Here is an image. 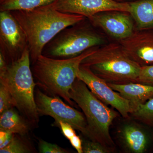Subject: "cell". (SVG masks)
I'll list each match as a JSON object with an SVG mask.
<instances>
[{
  "label": "cell",
  "mask_w": 153,
  "mask_h": 153,
  "mask_svg": "<svg viewBox=\"0 0 153 153\" xmlns=\"http://www.w3.org/2000/svg\"><path fill=\"white\" fill-rule=\"evenodd\" d=\"M70 96L83 111L87 121L88 138L110 149L113 147L109 128L118 113L99 100L77 78L70 90Z\"/></svg>",
  "instance_id": "obj_5"
},
{
  "label": "cell",
  "mask_w": 153,
  "mask_h": 153,
  "mask_svg": "<svg viewBox=\"0 0 153 153\" xmlns=\"http://www.w3.org/2000/svg\"><path fill=\"white\" fill-rule=\"evenodd\" d=\"M10 12L26 35L33 63L42 55L45 46L60 31L86 18L60 12L55 8L53 3L32 10Z\"/></svg>",
  "instance_id": "obj_1"
},
{
  "label": "cell",
  "mask_w": 153,
  "mask_h": 153,
  "mask_svg": "<svg viewBox=\"0 0 153 153\" xmlns=\"http://www.w3.org/2000/svg\"><path fill=\"white\" fill-rule=\"evenodd\" d=\"M77 78L84 82L99 100L116 109L123 117H128L132 112L133 109L130 102L114 90L88 67L80 65Z\"/></svg>",
  "instance_id": "obj_9"
},
{
  "label": "cell",
  "mask_w": 153,
  "mask_h": 153,
  "mask_svg": "<svg viewBox=\"0 0 153 153\" xmlns=\"http://www.w3.org/2000/svg\"><path fill=\"white\" fill-rule=\"evenodd\" d=\"M0 1H1V0H0Z\"/></svg>",
  "instance_id": "obj_28"
},
{
  "label": "cell",
  "mask_w": 153,
  "mask_h": 153,
  "mask_svg": "<svg viewBox=\"0 0 153 153\" xmlns=\"http://www.w3.org/2000/svg\"><path fill=\"white\" fill-rule=\"evenodd\" d=\"M132 17L128 12L108 11L96 14L88 19L94 26L119 41L128 38L134 32Z\"/></svg>",
  "instance_id": "obj_11"
},
{
  "label": "cell",
  "mask_w": 153,
  "mask_h": 153,
  "mask_svg": "<svg viewBox=\"0 0 153 153\" xmlns=\"http://www.w3.org/2000/svg\"><path fill=\"white\" fill-rule=\"evenodd\" d=\"M97 47L87 50L76 57L56 58L40 55L33 63V76L37 84L50 95L60 97L71 105L74 102L71 99L70 91L82 60L92 54Z\"/></svg>",
  "instance_id": "obj_2"
},
{
  "label": "cell",
  "mask_w": 153,
  "mask_h": 153,
  "mask_svg": "<svg viewBox=\"0 0 153 153\" xmlns=\"http://www.w3.org/2000/svg\"><path fill=\"white\" fill-rule=\"evenodd\" d=\"M120 137L124 146L130 152H145L149 144L148 134L135 124H127L123 126L120 131Z\"/></svg>",
  "instance_id": "obj_13"
},
{
  "label": "cell",
  "mask_w": 153,
  "mask_h": 153,
  "mask_svg": "<svg viewBox=\"0 0 153 153\" xmlns=\"http://www.w3.org/2000/svg\"><path fill=\"white\" fill-rule=\"evenodd\" d=\"M81 65L108 83L117 84L137 82L141 67L128 56L120 44L114 43L97 47Z\"/></svg>",
  "instance_id": "obj_4"
},
{
  "label": "cell",
  "mask_w": 153,
  "mask_h": 153,
  "mask_svg": "<svg viewBox=\"0 0 153 153\" xmlns=\"http://www.w3.org/2000/svg\"><path fill=\"white\" fill-rule=\"evenodd\" d=\"M35 100L40 116H49L57 125L62 121L71 125L75 130L88 137L87 123L84 114L66 104L58 97H51L37 89Z\"/></svg>",
  "instance_id": "obj_7"
},
{
  "label": "cell",
  "mask_w": 153,
  "mask_h": 153,
  "mask_svg": "<svg viewBox=\"0 0 153 153\" xmlns=\"http://www.w3.org/2000/svg\"><path fill=\"white\" fill-rule=\"evenodd\" d=\"M15 107V101L9 89L6 85L0 83V114Z\"/></svg>",
  "instance_id": "obj_20"
},
{
  "label": "cell",
  "mask_w": 153,
  "mask_h": 153,
  "mask_svg": "<svg viewBox=\"0 0 153 153\" xmlns=\"http://www.w3.org/2000/svg\"><path fill=\"white\" fill-rule=\"evenodd\" d=\"M58 125L63 135L67 139L69 140L74 136L76 135V132L74 131L75 129L69 124L61 121L59 123Z\"/></svg>",
  "instance_id": "obj_24"
},
{
  "label": "cell",
  "mask_w": 153,
  "mask_h": 153,
  "mask_svg": "<svg viewBox=\"0 0 153 153\" xmlns=\"http://www.w3.org/2000/svg\"><path fill=\"white\" fill-rule=\"evenodd\" d=\"M148 30L134 32L119 41L128 56L141 66L153 64V32Z\"/></svg>",
  "instance_id": "obj_12"
},
{
  "label": "cell",
  "mask_w": 153,
  "mask_h": 153,
  "mask_svg": "<svg viewBox=\"0 0 153 153\" xmlns=\"http://www.w3.org/2000/svg\"><path fill=\"white\" fill-rule=\"evenodd\" d=\"M26 35L10 11H0V52L8 64L19 58L27 47Z\"/></svg>",
  "instance_id": "obj_8"
},
{
  "label": "cell",
  "mask_w": 153,
  "mask_h": 153,
  "mask_svg": "<svg viewBox=\"0 0 153 153\" xmlns=\"http://www.w3.org/2000/svg\"><path fill=\"white\" fill-rule=\"evenodd\" d=\"M30 51L28 46L17 60L8 65L5 71L0 73V83L7 88L15 101L16 108L28 121L36 127L39 114L35 100L34 81L30 66Z\"/></svg>",
  "instance_id": "obj_3"
},
{
  "label": "cell",
  "mask_w": 153,
  "mask_h": 153,
  "mask_svg": "<svg viewBox=\"0 0 153 153\" xmlns=\"http://www.w3.org/2000/svg\"><path fill=\"white\" fill-rule=\"evenodd\" d=\"M129 13L139 30L153 29V0H139L129 3Z\"/></svg>",
  "instance_id": "obj_16"
},
{
  "label": "cell",
  "mask_w": 153,
  "mask_h": 153,
  "mask_svg": "<svg viewBox=\"0 0 153 153\" xmlns=\"http://www.w3.org/2000/svg\"><path fill=\"white\" fill-rule=\"evenodd\" d=\"M14 134L10 132L0 130V149L5 147L10 143Z\"/></svg>",
  "instance_id": "obj_25"
},
{
  "label": "cell",
  "mask_w": 153,
  "mask_h": 153,
  "mask_svg": "<svg viewBox=\"0 0 153 153\" xmlns=\"http://www.w3.org/2000/svg\"><path fill=\"white\" fill-rule=\"evenodd\" d=\"M58 0H1L0 11L27 10L55 2Z\"/></svg>",
  "instance_id": "obj_17"
},
{
  "label": "cell",
  "mask_w": 153,
  "mask_h": 153,
  "mask_svg": "<svg viewBox=\"0 0 153 153\" xmlns=\"http://www.w3.org/2000/svg\"><path fill=\"white\" fill-rule=\"evenodd\" d=\"M131 114L138 120L153 126V97L145 103L135 106Z\"/></svg>",
  "instance_id": "obj_18"
},
{
  "label": "cell",
  "mask_w": 153,
  "mask_h": 153,
  "mask_svg": "<svg viewBox=\"0 0 153 153\" xmlns=\"http://www.w3.org/2000/svg\"><path fill=\"white\" fill-rule=\"evenodd\" d=\"M108 84L114 90L129 101L133 109L136 105L145 103L153 97V85L139 82L124 84L108 83Z\"/></svg>",
  "instance_id": "obj_14"
},
{
  "label": "cell",
  "mask_w": 153,
  "mask_h": 153,
  "mask_svg": "<svg viewBox=\"0 0 153 153\" xmlns=\"http://www.w3.org/2000/svg\"><path fill=\"white\" fill-rule=\"evenodd\" d=\"M84 20L60 31L45 46L42 55L52 58H71L103 44L100 35L82 24Z\"/></svg>",
  "instance_id": "obj_6"
},
{
  "label": "cell",
  "mask_w": 153,
  "mask_h": 153,
  "mask_svg": "<svg viewBox=\"0 0 153 153\" xmlns=\"http://www.w3.org/2000/svg\"><path fill=\"white\" fill-rule=\"evenodd\" d=\"M57 10L67 13L81 15L87 19L96 14L108 11L129 13V3L115 0H58L53 3Z\"/></svg>",
  "instance_id": "obj_10"
},
{
  "label": "cell",
  "mask_w": 153,
  "mask_h": 153,
  "mask_svg": "<svg viewBox=\"0 0 153 153\" xmlns=\"http://www.w3.org/2000/svg\"><path fill=\"white\" fill-rule=\"evenodd\" d=\"M83 153H108L111 149L96 141L85 140L82 141Z\"/></svg>",
  "instance_id": "obj_21"
},
{
  "label": "cell",
  "mask_w": 153,
  "mask_h": 153,
  "mask_svg": "<svg viewBox=\"0 0 153 153\" xmlns=\"http://www.w3.org/2000/svg\"><path fill=\"white\" fill-rule=\"evenodd\" d=\"M137 82L153 85V64L141 67Z\"/></svg>",
  "instance_id": "obj_22"
},
{
  "label": "cell",
  "mask_w": 153,
  "mask_h": 153,
  "mask_svg": "<svg viewBox=\"0 0 153 153\" xmlns=\"http://www.w3.org/2000/svg\"><path fill=\"white\" fill-rule=\"evenodd\" d=\"M39 152L41 153H67V150L58 145L47 142L43 140H39L38 143Z\"/></svg>",
  "instance_id": "obj_23"
},
{
  "label": "cell",
  "mask_w": 153,
  "mask_h": 153,
  "mask_svg": "<svg viewBox=\"0 0 153 153\" xmlns=\"http://www.w3.org/2000/svg\"><path fill=\"white\" fill-rule=\"evenodd\" d=\"M115 1H117V0H115ZM120 1H121V0H120ZM121 1H122V0H121Z\"/></svg>",
  "instance_id": "obj_27"
},
{
  "label": "cell",
  "mask_w": 153,
  "mask_h": 153,
  "mask_svg": "<svg viewBox=\"0 0 153 153\" xmlns=\"http://www.w3.org/2000/svg\"><path fill=\"white\" fill-rule=\"evenodd\" d=\"M22 136L15 134L7 146L0 149L1 153H29L33 152L32 147L22 138Z\"/></svg>",
  "instance_id": "obj_19"
},
{
  "label": "cell",
  "mask_w": 153,
  "mask_h": 153,
  "mask_svg": "<svg viewBox=\"0 0 153 153\" xmlns=\"http://www.w3.org/2000/svg\"><path fill=\"white\" fill-rule=\"evenodd\" d=\"M30 123L25 117L13 108L7 110L1 114L0 130L25 136L30 130Z\"/></svg>",
  "instance_id": "obj_15"
},
{
  "label": "cell",
  "mask_w": 153,
  "mask_h": 153,
  "mask_svg": "<svg viewBox=\"0 0 153 153\" xmlns=\"http://www.w3.org/2000/svg\"><path fill=\"white\" fill-rule=\"evenodd\" d=\"M71 146L76 149L78 153H82V141L79 136H74L69 140Z\"/></svg>",
  "instance_id": "obj_26"
}]
</instances>
